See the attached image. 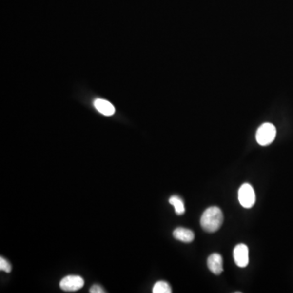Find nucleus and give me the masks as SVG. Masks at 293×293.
Wrapping results in <instances>:
<instances>
[{"label": "nucleus", "mask_w": 293, "mask_h": 293, "mask_svg": "<svg viewBox=\"0 0 293 293\" xmlns=\"http://www.w3.org/2000/svg\"><path fill=\"white\" fill-rule=\"evenodd\" d=\"M223 222V215L222 210L216 206L208 208L205 210L200 219V225L205 232H217L219 230Z\"/></svg>", "instance_id": "1"}, {"label": "nucleus", "mask_w": 293, "mask_h": 293, "mask_svg": "<svg viewBox=\"0 0 293 293\" xmlns=\"http://www.w3.org/2000/svg\"><path fill=\"white\" fill-rule=\"evenodd\" d=\"M276 136V129L273 124L264 123L259 127L256 131V142L261 146L271 144Z\"/></svg>", "instance_id": "2"}, {"label": "nucleus", "mask_w": 293, "mask_h": 293, "mask_svg": "<svg viewBox=\"0 0 293 293\" xmlns=\"http://www.w3.org/2000/svg\"><path fill=\"white\" fill-rule=\"evenodd\" d=\"M238 197L240 205L246 209H250L254 206L256 201V195L254 187L249 183L242 185L239 190Z\"/></svg>", "instance_id": "3"}, {"label": "nucleus", "mask_w": 293, "mask_h": 293, "mask_svg": "<svg viewBox=\"0 0 293 293\" xmlns=\"http://www.w3.org/2000/svg\"><path fill=\"white\" fill-rule=\"evenodd\" d=\"M84 279L81 276L69 275L62 278L59 287L64 292H76L83 288Z\"/></svg>", "instance_id": "4"}, {"label": "nucleus", "mask_w": 293, "mask_h": 293, "mask_svg": "<svg viewBox=\"0 0 293 293\" xmlns=\"http://www.w3.org/2000/svg\"><path fill=\"white\" fill-rule=\"evenodd\" d=\"M234 260L237 266L244 268L249 264V248L244 244H238L234 249Z\"/></svg>", "instance_id": "5"}, {"label": "nucleus", "mask_w": 293, "mask_h": 293, "mask_svg": "<svg viewBox=\"0 0 293 293\" xmlns=\"http://www.w3.org/2000/svg\"><path fill=\"white\" fill-rule=\"evenodd\" d=\"M208 267L212 273L216 275L221 274L223 271V261L222 256L218 254H213L208 258Z\"/></svg>", "instance_id": "6"}, {"label": "nucleus", "mask_w": 293, "mask_h": 293, "mask_svg": "<svg viewBox=\"0 0 293 293\" xmlns=\"http://www.w3.org/2000/svg\"><path fill=\"white\" fill-rule=\"evenodd\" d=\"M94 106L104 116H112L115 114V108L114 105L105 99H96L94 102Z\"/></svg>", "instance_id": "7"}, {"label": "nucleus", "mask_w": 293, "mask_h": 293, "mask_svg": "<svg viewBox=\"0 0 293 293\" xmlns=\"http://www.w3.org/2000/svg\"><path fill=\"white\" fill-rule=\"evenodd\" d=\"M173 235L175 239L180 241L184 242V243H191L195 239L194 232L191 230L183 228V227H178L173 232Z\"/></svg>", "instance_id": "8"}, {"label": "nucleus", "mask_w": 293, "mask_h": 293, "mask_svg": "<svg viewBox=\"0 0 293 293\" xmlns=\"http://www.w3.org/2000/svg\"><path fill=\"white\" fill-rule=\"evenodd\" d=\"M170 204L172 205L175 209V213L177 215H183L185 213V206L183 200L177 195H173L170 198Z\"/></svg>", "instance_id": "9"}, {"label": "nucleus", "mask_w": 293, "mask_h": 293, "mask_svg": "<svg viewBox=\"0 0 293 293\" xmlns=\"http://www.w3.org/2000/svg\"><path fill=\"white\" fill-rule=\"evenodd\" d=\"M153 293H171L172 289L170 284L165 281H159L153 286Z\"/></svg>", "instance_id": "10"}, {"label": "nucleus", "mask_w": 293, "mask_h": 293, "mask_svg": "<svg viewBox=\"0 0 293 293\" xmlns=\"http://www.w3.org/2000/svg\"><path fill=\"white\" fill-rule=\"evenodd\" d=\"M0 270L5 271L7 273H10L12 271L11 264L5 258H3V256H1L0 258Z\"/></svg>", "instance_id": "11"}, {"label": "nucleus", "mask_w": 293, "mask_h": 293, "mask_svg": "<svg viewBox=\"0 0 293 293\" xmlns=\"http://www.w3.org/2000/svg\"><path fill=\"white\" fill-rule=\"evenodd\" d=\"M90 293H105V291L104 290V288H102L101 286L98 285V284H95L90 288Z\"/></svg>", "instance_id": "12"}]
</instances>
